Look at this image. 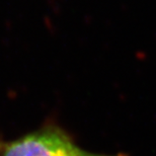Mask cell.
I'll list each match as a JSON object with an SVG mask.
<instances>
[{
  "mask_svg": "<svg viewBox=\"0 0 156 156\" xmlns=\"http://www.w3.org/2000/svg\"><path fill=\"white\" fill-rule=\"evenodd\" d=\"M0 156H127L126 154L93 153L81 148L57 125H45L20 138L0 140Z\"/></svg>",
  "mask_w": 156,
  "mask_h": 156,
  "instance_id": "6da1fadb",
  "label": "cell"
}]
</instances>
